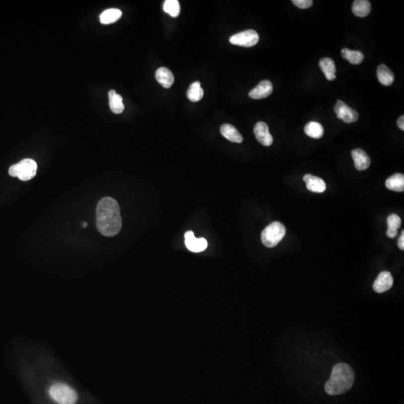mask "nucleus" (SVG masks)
<instances>
[{
  "instance_id": "nucleus-9",
  "label": "nucleus",
  "mask_w": 404,
  "mask_h": 404,
  "mask_svg": "<svg viewBox=\"0 0 404 404\" xmlns=\"http://www.w3.org/2000/svg\"><path fill=\"white\" fill-rule=\"evenodd\" d=\"M254 133L256 140L263 146L268 147L273 144V138L266 123L263 121L257 123L254 126Z\"/></svg>"
},
{
  "instance_id": "nucleus-11",
  "label": "nucleus",
  "mask_w": 404,
  "mask_h": 404,
  "mask_svg": "<svg viewBox=\"0 0 404 404\" xmlns=\"http://www.w3.org/2000/svg\"><path fill=\"white\" fill-rule=\"evenodd\" d=\"M273 84L270 81H263L248 93V95L255 100L266 98L273 93Z\"/></svg>"
},
{
  "instance_id": "nucleus-25",
  "label": "nucleus",
  "mask_w": 404,
  "mask_h": 404,
  "mask_svg": "<svg viewBox=\"0 0 404 404\" xmlns=\"http://www.w3.org/2000/svg\"><path fill=\"white\" fill-rule=\"evenodd\" d=\"M188 99L192 102L200 101L203 98L204 91L201 88V83L198 81L192 82L189 85V89L186 92Z\"/></svg>"
},
{
  "instance_id": "nucleus-19",
  "label": "nucleus",
  "mask_w": 404,
  "mask_h": 404,
  "mask_svg": "<svg viewBox=\"0 0 404 404\" xmlns=\"http://www.w3.org/2000/svg\"><path fill=\"white\" fill-rule=\"evenodd\" d=\"M386 186L389 190L395 192H404V175L400 173L393 174L386 180Z\"/></svg>"
},
{
  "instance_id": "nucleus-1",
  "label": "nucleus",
  "mask_w": 404,
  "mask_h": 404,
  "mask_svg": "<svg viewBox=\"0 0 404 404\" xmlns=\"http://www.w3.org/2000/svg\"><path fill=\"white\" fill-rule=\"evenodd\" d=\"M97 227L106 237L118 235L122 227L121 211L118 201L111 197L102 198L97 208Z\"/></svg>"
},
{
  "instance_id": "nucleus-8",
  "label": "nucleus",
  "mask_w": 404,
  "mask_h": 404,
  "mask_svg": "<svg viewBox=\"0 0 404 404\" xmlns=\"http://www.w3.org/2000/svg\"><path fill=\"white\" fill-rule=\"evenodd\" d=\"M185 245L192 252H201L208 247V242L205 238L197 239L192 231H188L184 235Z\"/></svg>"
},
{
  "instance_id": "nucleus-3",
  "label": "nucleus",
  "mask_w": 404,
  "mask_h": 404,
  "mask_svg": "<svg viewBox=\"0 0 404 404\" xmlns=\"http://www.w3.org/2000/svg\"><path fill=\"white\" fill-rule=\"evenodd\" d=\"M286 234V228L279 222H274L265 228L262 232L261 241L265 246L273 248L283 239Z\"/></svg>"
},
{
  "instance_id": "nucleus-12",
  "label": "nucleus",
  "mask_w": 404,
  "mask_h": 404,
  "mask_svg": "<svg viewBox=\"0 0 404 404\" xmlns=\"http://www.w3.org/2000/svg\"><path fill=\"white\" fill-rule=\"evenodd\" d=\"M351 155L354 161L355 167L359 171H364L371 165V159L362 149H354L352 151Z\"/></svg>"
},
{
  "instance_id": "nucleus-17",
  "label": "nucleus",
  "mask_w": 404,
  "mask_h": 404,
  "mask_svg": "<svg viewBox=\"0 0 404 404\" xmlns=\"http://www.w3.org/2000/svg\"><path fill=\"white\" fill-rule=\"evenodd\" d=\"M377 78L380 83L389 86L393 83L395 76L392 71L386 65H379L377 71Z\"/></svg>"
},
{
  "instance_id": "nucleus-5",
  "label": "nucleus",
  "mask_w": 404,
  "mask_h": 404,
  "mask_svg": "<svg viewBox=\"0 0 404 404\" xmlns=\"http://www.w3.org/2000/svg\"><path fill=\"white\" fill-rule=\"evenodd\" d=\"M38 165L32 159H24L10 167L8 173L11 177H17L23 181H27L35 177Z\"/></svg>"
},
{
  "instance_id": "nucleus-6",
  "label": "nucleus",
  "mask_w": 404,
  "mask_h": 404,
  "mask_svg": "<svg viewBox=\"0 0 404 404\" xmlns=\"http://www.w3.org/2000/svg\"><path fill=\"white\" fill-rule=\"evenodd\" d=\"M229 41L234 45L251 47L257 44L259 41V35L256 31L248 29L232 35Z\"/></svg>"
},
{
  "instance_id": "nucleus-21",
  "label": "nucleus",
  "mask_w": 404,
  "mask_h": 404,
  "mask_svg": "<svg viewBox=\"0 0 404 404\" xmlns=\"http://www.w3.org/2000/svg\"><path fill=\"white\" fill-rule=\"evenodd\" d=\"M305 133L308 137L313 139H321L324 134V129L322 124L316 121H310L304 128Z\"/></svg>"
},
{
  "instance_id": "nucleus-18",
  "label": "nucleus",
  "mask_w": 404,
  "mask_h": 404,
  "mask_svg": "<svg viewBox=\"0 0 404 404\" xmlns=\"http://www.w3.org/2000/svg\"><path fill=\"white\" fill-rule=\"evenodd\" d=\"M371 3L368 0H356L353 2L352 11L356 17H367L371 13Z\"/></svg>"
},
{
  "instance_id": "nucleus-26",
  "label": "nucleus",
  "mask_w": 404,
  "mask_h": 404,
  "mask_svg": "<svg viewBox=\"0 0 404 404\" xmlns=\"http://www.w3.org/2000/svg\"><path fill=\"white\" fill-rule=\"evenodd\" d=\"M163 10L171 17H177L180 12V3L177 0H166L164 2Z\"/></svg>"
},
{
  "instance_id": "nucleus-27",
  "label": "nucleus",
  "mask_w": 404,
  "mask_h": 404,
  "mask_svg": "<svg viewBox=\"0 0 404 404\" xmlns=\"http://www.w3.org/2000/svg\"><path fill=\"white\" fill-rule=\"evenodd\" d=\"M292 2L294 5L302 9L310 8L313 5L312 0H293Z\"/></svg>"
},
{
  "instance_id": "nucleus-10",
  "label": "nucleus",
  "mask_w": 404,
  "mask_h": 404,
  "mask_svg": "<svg viewBox=\"0 0 404 404\" xmlns=\"http://www.w3.org/2000/svg\"><path fill=\"white\" fill-rule=\"evenodd\" d=\"M393 283V278L391 273L388 271H383L377 276V279L373 285V288L375 292L382 294V293L386 292L391 289Z\"/></svg>"
},
{
  "instance_id": "nucleus-4",
  "label": "nucleus",
  "mask_w": 404,
  "mask_h": 404,
  "mask_svg": "<svg viewBox=\"0 0 404 404\" xmlns=\"http://www.w3.org/2000/svg\"><path fill=\"white\" fill-rule=\"evenodd\" d=\"M49 394L59 404H75L78 401V394L72 388L64 383H55L50 386Z\"/></svg>"
},
{
  "instance_id": "nucleus-29",
  "label": "nucleus",
  "mask_w": 404,
  "mask_h": 404,
  "mask_svg": "<svg viewBox=\"0 0 404 404\" xmlns=\"http://www.w3.org/2000/svg\"><path fill=\"white\" fill-rule=\"evenodd\" d=\"M398 126L401 130L404 131V115H401L398 120Z\"/></svg>"
},
{
  "instance_id": "nucleus-24",
  "label": "nucleus",
  "mask_w": 404,
  "mask_h": 404,
  "mask_svg": "<svg viewBox=\"0 0 404 404\" xmlns=\"http://www.w3.org/2000/svg\"><path fill=\"white\" fill-rule=\"evenodd\" d=\"M387 224L388 228H389L387 231V236L392 239L396 238L398 233V229H400L401 226V220L399 216L396 215V214H392L389 216L388 217Z\"/></svg>"
},
{
  "instance_id": "nucleus-28",
  "label": "nucleus",
  "mask_w": 404,
  "mask_h": 404,
  "mask_svg": "<svg viewBox=\"0 0 404 404\" xmlns=\"http://www.w3.org/2000/svg\"><path fill=\"white\" fill-rule=\"evenodd\" d=\"M398 247H399L400 249L404 250V230H403L402 232H401V237H400L399 239H398Z\"/></svg>"
},
{
  "instance_id": "nucleus-15",
  "label": "nucleus",
  "mask_w": 404,
  "mask_h": 404,
  "mask_svg": "<svg viewBox=\"0 0 404 404\" xmlns=\"http://www.w3.org/2000/svg\"><path fill=\"white\" fill-rule=\"evenodd\" d=\"M156 79L163 88H169L174 83V78L169 69L160 68L156 72Z\"/></svg>"
},
{
  "instance_id": "nucleus-14",
  "label": "nucleus",
  "mask_w": 404,
  "mask_h": 404,
  "mask_svg": "<svg viewBox=\"0 0 404 404\" xmlns=\"http://www.w3.org/2000/svg\"><path fill=\"white\" fill-rule=\"evenodd\" d=\"M220 132L225 138L227 139L232 143H241L243 141L242 135L238 131L236 127L232 124H224L220 128Z\"/></svg>"
},
{
  "instance_id": "nucleus-20",
  "label": "nucleus",
  "mask_w": 404,
  "mask_h": 404,
  "mask_svg": "<svg viewBox=\"0 0 404 404\" xmlns=\"http://www.w3.org/2000/svg\"><path fill=\"white\" fill-rule=\"evenodd\" d=\"M109 107L112 112L115 114L122 113L124 110L123 98L120 94H117L115 90H111L109 92Z\"/></svg>"
},
{
  "instance_id": "nucleus-23",
  "label": "nucleus",
  "mask_w": 404,
  "mask_h": 404,
  "mask_svg": "<svg viewBox=\"0 0 404 404\" xmlns=\"http://www.w3.org/2000/svg\"><path fill=\"white\" fill-rule=\"evenodd\" d=\"M122 15L121 10L118 8H109L103 11L100 16V23L103 24H110L119 20Z\"/></svg>"
},
{
  "instance_id": "nucleus-22",
  "label": "nucleus",
  "mask_w": 404,
  "mask_h": 404,
  "mask_svg": "<svg viewBox=\"0 0 404 404\" xmlns=\"http://www.w3.org/2000/svg\"><path fill=\"white\" fill-rule=\"evenodd\" d=\"M343 59L348 61L352 65H359L364 60L363 53L358 50H349L348 48H344L341 51Z\"/></svg>"
},
{
  "instance_id": "nucleus-2",
  "label": "nucleus",
  "mask_w": 404,
  "mask_h": 404,
  "mask_svg": "<svg viewBox=\"0 0 404 404\" xmlns=\"http://www.w3.org/2000/svg\"><path fill=\"white\" fill-rule=\"evenodd\" d=\"M355 373L353 368L345 363L334 365L329 380L325 383V390L329 395H338L345 393L353 386Z\"/></svg>"
},
{
  "instance_id": "nucleus-13",
  "label": "nucleus",
  "mask_w": 404,
  "mask_h": 404,
  "mask_svg": "<svg viewBox=\"0 0 404 404\" xmlns=\"http://www.w3.org/2000/svg\"><path fill=\"white\" fill-rule=\"evenodd\" d=\"M303 180L306 184V187L309 191L316 193H322L325 190V183L323 179L312 174H306L303 177Z\"/></svg>"
},
{
  "instance_id": "nucleus-7",
  "label": "nucleus",
  "mask_w": 404,
  "mask_h": 404,
  "mask_svg": "<svg viewBox=\"0 0 404 404\" xmlns=\"http://www.w3.org/2000/svg\"><path fill=\"white\" fill-rule=\"evenodd\" d=\"M334 111L338 119L342 120L347 124L356 122L359 119V114L357 112L341 100H338L337 101L334 107Z\"/></svg>"
},
{
  "instance_id": "nucleus-16",
  "label": "nucleus",
  "mask_w": 404,
  "mask_h": 404,
  "mask_svg": "<svg viewBox=\"0 0 404 404\" xmlns=\"http://www.w3.org/2000/svg\"><path fill=\"white\" fill-rule=\"evenodd\" d=\"M319 66L328 81H332L336 79L335 64L332 59L330 58H323L320 61Z\"/></svg>"
}]
</instances>
